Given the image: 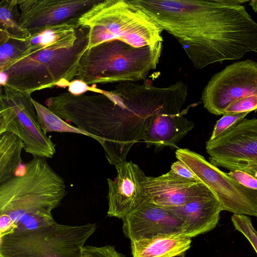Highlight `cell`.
Wrapping results in <instances>:
<instances>
[{
    "label": "cell",
    "instance_id": "obj_1",
    "mask_svg": "<svg viewBox=\"0 0 257 257\" xmlns=\"http://www.w3.org/2000/svg\"><path fill=\"white\" fill-rule=\"evenodd\" d=\"M66 193L64 179L47 158H33L22 174L0 184V236L54 222L52 211Z\"/></svg>",
    "mask_w": 257,
    "mask_h": 257
},
{
    "label": "cell",
    "instance_id": "obj_2",
    "mask_svg": "<svg viewBox=\"0 0 257 257\" xmlns=\"http://www.w3.org/2000/svg\"><path fill=\"white\" fill-rule=\"evenodd\" d=\"M162 49V42L137 48L118 39L106 41L84 53L76 77L87 85L145 80Z\"/></svg>",
    "mask_w": 257,
    "mask_h": 257
},
{
    "label": "cell",
    "instance_id": "obj_3",
    "mask_svg": "<svg viewBox=\"0 0 257 257\" xmlns=\"http://www.w3.org/2000/svg\"><path fill=\"white\" fill-rule=\"evenodd\" d=\"M88 32L87 28L79 26L73 45L41 50L12 63L0 72L6 75L5 85L31 93L55 86H69L76 76L80 59L87 49Z\"/></svg>",
    "mask_w": 257,
    "mask_h": 257
},
{
    "label": "cell",
    "instance_id": "obj_4",
    "mask_svg": "<svg viewBox=\"0 0 257 257\" xmlns=\"http://www.w3.org/2000/svg\"><path fill=\"white\" fill-rule=\"evenodd\" d=\"M78 24L89 29L87 49L114 39L137 48L163 41V30L128 0H99L79 18Z\"/></svg>",
    "mask_w": 257,
    "mask_h": 257
},
{
    "label": "cell",
    "instance_id": "obj_5",
    "mask_svg": "<svg viewBox=\"0 0 257 257\" xmlns=\"http://www.w3.org/2000/svg\"><path fill=\"white\" fill-rule=\"evenodd\" d=\"M95 223L54 222L36 229L0 236V257H82Z\"/></svg>",
    "mask_w": 257,
    "mask_h": 257
},
{
    "label": "cell",
    "instance_id": "obj_6",
    "mask_svg": "<svg viewBox=\"0 0 257 257\" xmlns=\"http://www.w3.org/2000/svg\"><path fill=\"white\" fill-rule=\"evenodd\" d=\"M0 134H15L23 141L24 150L34 158H52L56 144L40 128L31 93L8 85L1 86Z\"/></svg>",
    "mask_w": 257,
    "mask_h": 257
},
{
    "label": "cell",
    "instance_id": "obj_7",
    "mask_svg": "<svg viewBox=\"0 0 257 257\" xmlns=\"http://www.w3.org/2000/svg\"><path fill=\"white\" fill-rule=\"evenodd\" d=\"M175 154L213 192L222 211L257 217L256 190L240 184L196 152L178 149Z\"/></svg>",
    "mask_w": 257,
    "mask_h": 257
},
{
    "label": "cell",
    "instance_id": "obj_8",
    "mask_svg": "<svg viewBox=\"0 0 257 257\" xmlns=\"http://www.w3.org/2000/svg\"><path fill=\"white\" fill-rule=\"evenodd\" d=\"M209 162L230 171L246 172L257 179V118H244L216 139L209 140Z\"/></svg>",
    "mask_w": 257,
    "mask_h": 257
},
{
    "label": "cell",
    "instance_id": "obj_9",
    "mask_svg": "<svg viewBox=\"0 0 257 257\" xmlns=\"http://www.w3.org/2000/svg\"><path fill=\"white\" fill-rule=\"evenodd\" d=\"M257 92V62L251 60L234 62L214 74L202 94L207 111L223 115L232 103Z\"/></svg>",
    "mask_w": 257,
    "mask_h": 257
},
{
    "label": "cell",
    "instance_id": "obj_10",
    "mask_svg": "<svg viewBox=\"0 0 257 257\" xmlns=\"http://www.w3.org/2000/svg\"><path fill=\"white\" fill-rule=\"evenodd\" d=\"M99 0H18L22 27L31 34L44 27L77 23Z\"/></svg>",
    "mask_w": 257,
    "mask_h": 257
},
{
    "label": "cell",
    "instance_id": "obj_11",
    "mask_svg": "<svg viewBox=\"0 0 257 257\" xmlns=\"http://www.w3.org/2000/svg\"><path fill=\"white\" fill-rule=\"evenodd\" d=\"M122 229L131 241L183 233L184 221L171 209L145 199L123 219Z\"/></svg>",
    "mask_w": 257,
    "mask_h": 257
},
{
    "label": "cell",
    "instance_id": "obj_12",
    "mask_svg": "<svg viewBox=\"0 0 257 257\" xmlns=\"http://www.w3.org/2000/svg\"><path fill=\"white\" fill-rule=\"evenodd\" d=\"M117 176L107 179L108 186L107 215L123 219L145 199L144 172L131 161L115 166Z\"/></svg>",
    "mask_w": 257,
    "mask_h": 257
},
{
    "label": "cell",
    "instance_id": "obj_13",
    "mask_svg": "<svg viewBox=\"0 0 257 257\" xmlns=\"http://www.w3.org/2000/svg\"><path fill=\"white\" fill-rule=\"evenodd\" d=\"M145 198L157 205L180 206L212 191L202 181L178 177L170 172L160 176H146L143 182Z\"/></svg>",
    "mask_w": 257,
    "mask_h": 257
},
{
    "label": "cell",
    "instance_id": "obj_14",
    "mask_svg": "<svg viewBox=\"0 0 257 257\" xmlns=\"http://www.w3.org/2000/svg\"><path fill=\"white\" fill-rule=\"evenodd\" d=\"M169 208L184 220L182 233L191 238L214 229L222 211L219 201L212 191L183 205Z\"/></svg>",
    "mask_w": 257,
    "mask_h": 257
},
{
    "label": "cell",
    "instance_id": "obj_15",
    "mask_svg": "<svg viewBox=\"0 0 257 257\" xmlns=\"http://www.w3.org/2000/svg\"><path fill=\"white\" fill-rule=\"evenodd\" d=\"M188 108L176 114H159L154 117L145 132L143 139L148 148L155 147L160 151L166 147L173 149L194 127V124L184 114Z\"/></svg>",
    "mask_w": 257,
    "mask_h": 257
},
{
    "label": "cell",
    "instance_id": "obj_16",
    "mask_svg": "<svg viewBox=\"0 0 257 257\" xmlns=\"http://www.w3.org/2000/svg\"><path fill=\"white\" fill-rule=\"evenodd\" d=\"M192 240L182 233L131 241L133 257H183Z\"/></svg>",
    "mask_w": 257,
    "mask_h": 257
},
{
    "label": "cell",
    "instance_id": "obj_17",
    "mask_svg": "<svg viewBox=\"0 0 257 257\" xmlns=\"http://www.w3.org/2000/svg\"><path fill=\"white\" fill-rule=\"evenodd\" d=\"M79 27L78 22L69 23L38 30L25 40L26 48L22 57L48 48L73 45L77 39Z\"/></svg>",
    "mask_w": 257,
    "mask_h": 257
},
{
    "label": "cell",
    "instance_id": "obj_18",
    "mask_svg": "<svg viewBox=\"0 0 257 257\" xmlns=\"http://www.w3.org/2000/svg\"><path fill=\"white\" fill-rule=\"evenodd\" d=\"M22 140L11 132L0 134V184L12 178L22 163Z\"/></svg>",
    "mask_w": 257,
    "mask_h": 257
},
{
    "label": "cell",
    "instance_id": "obj_19",
    "mask_svg": "<svg viewBox=\"0 0 257 257\" xmlns=\"http://www.w3.org/2000/svg\"><path fill=\"white\" fill-rule=\"evenodd\" d=\"M18 8V0H1L0 30L12 38L26 40L30 37L31 34L22 27Z\"/></svg>",
    "mask_w": 257,
    "mask_h": 257
},
{
    "label": "cell",
    "instance_id": "obj_20",
    "mask_svg": "<svg viewBox=\"0 0 257 257\" xmlns=\"http://www.w3.org/2000/svg\"><path fill=\"white\" fill-rule=\"evenodd\" d=\"M37 113V120L41 130L45 133L49 132L71 133L83 135L92 138L89 134L76 126L66 122L54 114L46 106L32 99Z\"/></svg>",
    "mask_w": 257,
    "mask_h": 257
},
{
    "label": "cell",
    "instance_id": "obj_21",
    "mask_svg": "<svg viewBox=\"0 0 257 257\" xmlns=\"http://www.w3.org/2000/svg\"><path fill=\"white\" fill-rule=\"evenodd\" d=\"M26 48L25 40L12 38L0 30V72L22 58Z\"/></svg>",
    "mask_w": 257,
    "mask_h": 257
},
{
    "label": "cell",
    "instance_id": "obj_22",
    "mask_svg": "<svg viewBox=\"0 0 257 257\" xmlns=\"http://www.w3.org/2000/svg\"><path fill=\"white\" fill-rule=\"evenodd\" d=\"M231 220L235 229L245 236L257 253V231L252 225L250 218L243 214H233Z\"/></svg>",
    "mask_w": 257,
    "mask_h": 257
},
{
    "label": "cell",
    "instance_id": "obj_23",
    "mask_svg": "<svg viewBox=\"0 0 257 257\" xmlns=\"http://www.w3.org/2000/svg\"><path fill=\"white\" fill-rule=\"evenodd\" d=\"M249 112L226 113L216 121L210 140H213L230 131L239 123L249 113Z\"/></svg>",
    "mask_w": 257,
    "mask_h": 257
},
{
    "label": "cell",
    "instance_id": "obj_24",
    "mask_svg": "<svg viewBox=\"0 0 257 257\" xmlns=\"http://www.w3.org/2000/svg\"><path fill=\"white\" fill-rule=\"evenodd\" d=\"M256 110L257 92L232 103L225 109L224 113L250 112Z\"/></svg>",
    "mask_w": 257,
    "mask_h": 257
},
{
    "label": "cell",
    "instance_id": "obj_25",
    "mask_svg": "<svg viewBox=\"0 0 257 257\" xmlns=\"http://www.w3.org/2000/svg\"><path fill=\"white\" fill-rule=\"evenodd\" d=\"M82 257H125L117 252L113 246H103L86 245L83 249Z\"/></svg>",
    "mask_w": 257,
    "mask_h": 257
},
{
    "label": "cell",
    "instance_id": "obj_26",
    "mask_svg": "<svg viewBox=\"0 0 257 257\" xmlns=\"http://www.w3.org/2000/svg\"><path fill=\"white\" fill-rule=\"evenodd\" d=\"M169 172L182 179L201 181L184 163L179 160L172 164Z\"/></svg>",
    "mask_w": 257,
    "mask_h": 257
},
{
    "label": "cell",
    "instance_id": "obj_27",
    "mask_svg": "<svg viewBox=\"0 0 257 257\" xmlns=\"http://www.w3.org/2000/svg\"><path fill=\"white\" fill-rule=\"evenodd\" d=\"M227 174L243 186L257 191V179L252 175L239 170L230 171Z\"/></svg>",
    "mask_w": 257,
    "mask_h": 257
},
{
    "label": "cell",
    "instance_id": "obj_28",
    "mask_svg": "<svg viewBox=\"0 0 257 257\" xmlns=\"http://www.w3.org/2000/svg\"><path fill=\"white\" fill-rule=\"evenodd\" d=\"M95 86L89 87L88 85L83 81L76 79L72 80L68 86V92L74 95H81L87 91L95 92L96 90Z\"/></svg>",
    "mask_w": 257,
    "mask_h": 257
},
{
    "label": "cell",
    "instance_id": "obj_29",
    "mask_svg": "<svg viewBox=\"0 0 257 257\" xmlns=\"http://www.w3.org/2000/svg\"><path fill=\"white\" fill-rule=\"evenodd\" d=\"M249 5L252 10L257 13V0L249 1Z\"/></svg>",
    "mask_w": 257,
    "mask_h": 257
}]
</instances>
